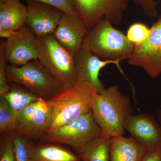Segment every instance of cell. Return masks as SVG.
<instances>
[{"instance_id":"17","label":"cell","mask_w":161,"mask_h":161,"mask_svg":"<svg viewBox=\"0 0 161 161\" xmlns=\"http://www.w3.org/2000/svg\"><path fill=\"white\" fill-rule=\"evenodd\" d=\"M78 154L57 144L34 146L32 161H80Z\"/></svg>"},{"instance_id":"8","label":"cell","mask_w":161,"mask_h":161,"mask_svg":"<svg viewBox=\"0 0 161 161\" xmlns=\"http://www.w3.org/2000/svg\"><path fill=\"white\" fill-rule=\"evenodd\" d=\"M150 28L147 40L134 46L128 63L142 68L150 77L156 78L161 74V15Z\"/></svg>"},{"instance_id":"24","label":"cell","mask_w":161,"mask_h":161,"mask_svg":"<svg viewBox=\"0 0 161 161\" xmlns=\"http://www.w3.org/2000/svg\"><path fill=\"white\" fill-rule=\"evenodd\" d=\"M7 62L2 41L0 44V95H5L10 90V85L8 82L6 75Z\"/></svg>"},{"instance_id":"10","label":"cell","mask_w":161,"mask_h":161,"mask_svg":"<svg viewBox=\"0 0 161 161\" xmlns=\"http://www.w3.org/2000/svg\"><path fill=\"white\" fill-rule=\"evenodd\" d=\"M125 130L147 152L161 150V125L150 114H132L127 116Z\"/></svg>"},{"instance_id":"19","label":"cell","mask_w":161,"mask_h":161,"mask_svg":"<svg viewBox=\"0 0 161 161\" xmlns=\"http://www.w3.org/2000/svg\"><path fill=\"white\" fill-rule=\"evenodd\" d=\"M10 85V90L3 95L9 104L18 112L29 104L42 99L19 85Z\"/></svg>"},{"instance_id":"13","label":"cell","mask_w":161,"mask_h":161,"mask_svg":"<svg viewBox=\"0 0 161 161\" xmlns=\"http://www.w3.org/2000/svg\"><path fill=\"white\" fill-rule=\"evenodd\" d=\"M88 31L82 18L64 14L53 35L61 46L75 55L82 47Z\"/></svg>"},{"instance_id":"7","label":"cell","mask_w":161,"mask_h":161,"mask_svg":"<svg viewBox=\"0 0 161 161\" xmlns=\"http://www.w3.org/2000/svg\"><path fill=\"white\" fill-rule=\"evenodd\" d=\"M75 8L88 29L99 21L106 20L119 25L128 8L129 0H73Z\"/></svg>"},{"instance_id":"28","label":"cell","mask_w":161,"mask_h":161,"mask_svg":"<svg viewBox=\"0 0 161 161\" xmlns=\"http://www.w3.org/2000/svg\"><path fill=\"white\" fill-rule=\"evenodd\" d=\"M18 31H13L4 29L2 26H0V37L2 38L8 39L18 33Z\"/></svg>"},{"instance_id":"20","label":"cell","mask_w":161,"mask_h":161,"mask_svg":"<svg viewBox=\"0 0 161 161\" xmlns=\"http://www.w3.org/2000/svg\"><path fill=\"white\" fill-rule=\"evenodd\" d=\"M18 112L11 106L3 95H0V132L14 131Z\"/></svg>"},{"instance_id":"25","label":"cell","mask_w":161,"mask_h":161,"mask_svg":"<svg viewBox=\"0 0 161 161\" xmlns=\"http://www.w3.org/2000/svg\"><path fill=\"white\" fill-rule=\"evenodd\" d=\"M13 137V135L7 136L1 140L0 161H16Z\"/></svg>"},{"instance_id":"14","label":"cell","mask_w":161,"mask_h":161,"mask_svg":"<svg viewBox=\"0 0 161 161\" xmlns=\"http://www.w3.org/2000/svg\"><path fill=\"white\" fill-rule=\"evenodd\" d=\"M77 81L87 82L95 86L98 92L105 89L99 78L100 70L109 64H116L120 69L119 61L102 60L88 50L81 47L74 55Z\"/></svg>"},{"instance_id":"27","label":"cell","mask_w":161,"mask_h":161,"mask_svg":"<svg viewBox=\"0 0 161 161\" xmlns=\"http://www.w3.org/2000/svg\"><path fill=\"white\" fill-rule=\"evenodd\" d=\"M140 161H161V150L147 152Z\"/></svg>"},{"instance_id":"15","label":"cell","mask_w":161,"mask_h":161,"mask_svg":"<svg viewBox=\"0 0 161 161\" xmlns=\"http://www.w3.org/2000/svg\"><path fill=\"white\" fill-rule=\"evenodd\" d=\"M148 152L131 136L112 137L110 161H140Z\"/></svg>"},{"instance_id":"12","label":"cell","mask_w":161,"mask_h":161,"mask_svg":"<svg viewBox=\"0 0 161 161\" xmlns=\"http://www.w3.org/2000/svg\"><path fill=\"white\" fill-rule=\"evenodd\" d=\"M26 25L36 37L53 35L64 14L60 10L36 1H26Z\"/></svg>"},{"instance_id":"29","label":"cell","mask_w":161,"mask_h":161,"mask_svg":"<svg viewBox=\"0 0 161 161\" xmlns=\"http://www.w3.org/2000/svg\"><path fill=\"white\" fill-rule=\"evenodd\" d=\"M158 118L159 122L161 125V104L158 112Z\"/></svg>"},{"instance_id":"6","label":"cell","mask_w":161,"mask_h":161,"mask_svg":"<svg viewBox=\"0 0 161 161\" xmlns=\"http://www.w3.org/2000/svg\"><path fill=\"white\" fill-rule=\"evenodd\" d=\"M102 132L95 121L92 111L62 126L47 133L45 140L65 144L77 149L100 137Z\"/></svg>"},{"instance_id":"4","label":"cell","mask_w":161,"mask_h":161,"mask_svg":"<svg viewBox=\"0 0 161 161\" xmlns=\"http://www.w3.org/2000/svg\"><path fill=\"white\" fill-rule=\"evenodd\" d=\"M37 43L38 60L61 90L77 83L74 55L61 46L53 35L37 37Z\"/></svg>"},{"instance_id":"23","label":"cell","mask_w":161,"mask_h":161,"mask_svg":"<svg viewBox=\"0 0 161 161\" xmlns=\"http://www.w3.org/2000/svg\"><path fill=\"white\" fill-rule=\"evenodd\" d=\"M27 1V0H26ZM36 1L53 6L64 14L74 17H80L78 14L73 0H29Z\"/></svg>"},{"instance_id":"30","label":"cell","mask_w":161,"mask_h":161,"mask_svg":"<svg viewBox=\"0 0 161 161\" xmlns=\"http://www.w3.org/2000/svg\"><path fill=\"white\" fill-rule=\"evenodd\" d=\"M8 1H9V0H0V4L6 3V2Z\"/></svg>"},{"instance_id":"1","label":"cell","mask_w":161,"mask_h":161,"mask_svg":"<svg viewBox=\"0 0 161 161\" xmlns=\"http://www.w3.org/2000/svg\"><path fill=\"white\" fill-rule=\"evenodd\" d=\"M91 111L102 130V136L112 138L125 134V120L133 109L130 98L118 86H112L95 94Z\"/></svg>"},{"instance_id":"9","label":"cell","mask_w":161,"mask_h":161,"mask_svg":"<svg viewBox=\"0 0 161 161\" xmlns=\"http://www.w3.org/2000/svg\"><path fill=\"white\" fill-rule=\"evenodd\" d=\"M50 119L49 107L46 100L42 98L18 112L15 133L30 140L43 138L48 131Z\"/></svg>"},{"instance_id":"11","label":"cell","mask_w":161,"mask_h":161,"mask_svg":"<svg viewBox=\"0 0 161 161\" xmlns=\"http://www.w3.org/2000/svg\"><path fill=\"white\" fill-rule=\"evenodd\" d=\"M3 44L5 57L10 65L22 66L38 59L37 37L27 26L3 41Z\"/></svg>"},{"instance_id":"18","label":"cell","mask_w":161,"mask_h":161,"mask_svg":"<svg viewBox=\"0 0 161 161\" xmlns=\"http://www.w3.org/2000/svg\"><path fill=\"white\" fill-rule=\"evenodd\" d=\"M111 140L101 136L75 150L81 161H110Z\"/></svg>"},{"instance_id":"3","label":"cell","mask_w":161,"mask_h":161,"mask_svg":"<svg viewBox=\"0 0 161 161\" xmlns=\"http://www.w3.org/2000/svg\"><path fill=\"white\" fill-rule=\"evenodd\" d=\"M82 47L102 60L120 62L131 57L134 46L122 31L103 20L88 29Z\"/></svg>"},{"instance_id":"22","label":"cell","mask_w":161,"mask_h":161,"mask_svg":"<svg viewBox=\"0 0 161 161\" xmlns=\"http://www.w3.org/2000/svg\"><path fill=\"white\" fill-rule=\"evenodd\" d=\"M150 28L143 23H136L132 24L127 31L128 40L134 45H140L149 37Z\"/></svg>"},{"instance_id":"2","label":"cell","mask_w":161,"mask_h":161,"mask_svg":"<svg viewBox=\"0 0 161 161\" xmlns=\"http://www.w3.org/2000/svg\"><path fill=\"white\" fill-rule=\"evenodd\" d=\"M97 92L98 90L92 84L77 81L46 100L51 113L47 133L90 112Z\"/></svg>"},{"instance_id":"5","label":"cell","mask_w":161,"mask_h":161,"mask_svg":"<svg viewBox=\"0 0 161 161\" xmlns=\"http://www.w3.org/2000/svg\"><path fill=\"white\" fill-rule=\"evenodd\" d=\"M6 75L9 83L19 85L45 100L61 90L51 74L38 59L20 66L7 65Z\"/></svg>"},{"instance_id":"21","label":"cell","mask_w":161,"mask_h":161,"mask_svg":"<svg viewBox=\"0 0 161 161\" xmlns=\"http://www.w3.org/2000/svg\"><path fill=\"white\" fill-rule=\"evenodd\" d=\"M13 142L16 161H32L34 145L28 139L14 133Z\"/></svg>"},{"instance_id":"26","label":"cell","mask_w":161,"mask_h":161,"mask_svg":"<svg viewBox=\"0 0 161 161\" xmlns=\"http://www.w3.org/2000/svg\"><path fill=\"white\" fill-rule=\"evenodd\" d=\"M134 3L140 6L144 13L150 17L157 16L158 12L157 9L158 2L154 0H133Z\"/></svg>"},{"instance_id":"16","label":"cell","mask_w":161,"mask_h":161,"mask_svg":"<svg viewBox=\"0 0 161 161\" xmlns=\"http://www.w3.org/2000/svg\"><path fill=\"white\" fill-rule=\"evenodd\" d=\"M27 8L20 0H9L0 4V26L13 31L26 26Z\"/></svg>"}]
</instances>
